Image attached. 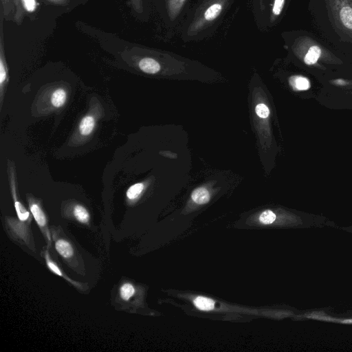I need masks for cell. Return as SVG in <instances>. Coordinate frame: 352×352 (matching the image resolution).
<instances>
[{"mask_svg":"<svg viewBox=\"0 0 352 352\" xmlns=\"http://www.w3.org/2000/svg\"><path fill=\"white\" fill-rule=\"evenodd\" d=\"M327 4L336 27L352 40V0H327Z\"/></svg>","mask_w":352,"mask_h":352,"instance_id":"1","label":"cell"},{"mask_svg":"<svg viewBox=\"0 0 352 352\" xmlns=\"http://www.w3.org/2000/svg\"><path fill=\"white\" fill-rule=\"evenodd\" d=\"M293 49L307 65H314L322 57L331 58L332 54L321 44L311 37L300 36L295 41Z\"/></svg>","mask_w":352,"mask_h":352,"instance_id":"2","label":"cell"},{"mask_svg":"<svg viewBox=\"0 0 352 352\" xmlns=\"http://www.w3.org/2000/svg\"><path fill=\"white\" fill-rule=\"evenodd\" d=\"M3 15L1 10V20H0V97H1V106L3 102V88L8 82V69L6 58L5 45H4V36H3Z\"/></svg>","mask_w":352,"mask_h":352,"instance_id":"3","label":"cell"},{"mask_svg":"<svg viewBox=\"0 0 352 352\" xmlns=\"http://www.w3.org/2000/svg\"><path fill=\"white\" fill-rule=\"evenodd\" d=\"M14 8L13 16L14 22L20 25L27 14L36 11L39 6L37 0H12Z\"/></svg>","mask_w":352,"mask_h":352,"instance_id":"4","label":"cell"},{"mask_svg":"<svg viewBox=\"0 0 352 352\" xmlns=\"http://www.w3.org/2000/svg\"><path fill=\"white\" fill-rule=\"evenodd\" d=\"M10 174H9V177H10L11 191L12 193L14 202L15 210H16L17 216L19 218V219L21 221H25L29 218L30 212L25 209V208L22 205V204H21L16 199L14 175L12 169L10 168Z\"/></svg>","mask_w":352,"mask_h":352,"instance_id":"5","label":"cell"},{"mask_svg":"<svg viewBox=\"0 0 352 352\" xmlns=\"http://www.w3.org/2000/svg\"><path fill=\"white\" fill-rule=\"evenodd\" d=\"M95 126V120L91 116H85L79 124V131L85 136L90 135Z\"/></svg>","mask_w":352,"mask_h":352,"instance_id":"6","label":"cell"},{"mask_svg":"<svg viewBox=\"0 0 352 352\" xmlns=\"http://www.w3.org/2000/svg\"><path fill=\"white\" fill-rule=\"evenodd\" d=\"M191 198L193 201L198 204H204L209 201L210 195L206 188L200 187L193 190Z\"/></svg>","mask_w":352,"mask_h":352,"instance_id":"7","label":"cell"},{"mask_svg":"<svg viewBox=\"0 0 352 352\" xmlns=\"http://www.w3.org/2000/svg\"><path fill=\"white\" fill-rule=\"evenodd\" d=\"M223 7L221 3H214L210 6L204 14V19L206 21L215 20L221 14Z\"/></svg>","mask_w":352,"mask_h":352,"instance_id":"8","label":"cell"},{"mask_svg":"<svg viewBox=\"0 0 352 352\" xmlns=\"http://www.w3.org/2000/svg\"><path fill=\"white\" fill-rule=\"evenodd\" d=\"M289 82L294 89L298 91L307 90L310 87L309 80L301 76H294L289 78Z\"/></svg>","mask_w":352,"mask_h":352,"instance_id":"9","label":"cell"},{"mask_svg":"<svg viewBox=\"0 0 352 352\" xmlns=\"http://www.w3.org/2000/svg\"><path fill=\"white\" fill-rule=\"evenodd\" d=\"M195 307L202 311H210L214 309L215 302L208 298L197 296L193 300Z\"/></svg>","mask_w":352,"mask_h":352,"instance_id":"10","label":"cell"},{"mask_svg":"<svg viewBox=\"0 0 352 352\" xmlns=\"http://www.w3.org/2000/svg\"><path fill=\"white\" fill-rule=\"evenodd\" d=\"M67 100V93L65 89L58 88L52 93L51 103L56 108L62 107Z\"/></svg>","mask_w":352,"mask_h":352,"instance_id":"11","label":"cell"},{"mask_svg":"<svg viewBox=\"0 0 352 352\" xmlns=\"http://www.w3.org/2000/svg\"><path fill=\"white\" fill-rule=\"evenodd\" d=\"M55 246L56 250L62 256L69 258L73 255V248L67 241L60 239L56 241Z\"/></svg>","mask_w":352,"mask_h":352,"instance_id":"12","label":"cell"},{"mask_svg":"<svg viewBox=\"0 0 352 352\" xmlns=\"http://www.w3.org/2000/svg\"><path fill=\"white\" fill-rule=\"evenodd\" d=\"M30 210L33 214L36 223L41 227H44L46 224V218L44 212L40 206L35 203L30 204Z\"/></svg>","mask_w":352,"mask_h":352,"instance_id":"13","label":"cell"},{"mask_svg":"<svg viewBox=\"0 0 352 352\" xmlns=\"http://www.w3.org/2000/svg\"><path fill=\"white\" fill-rule=\"evenodd\" d=\"M1 10L5 19H13L14 8L12 0H1Z\"/></svg>","mask_w":352,"mask_h":352,"instance_id":"14","label":"cell"},{"mask_svg":"<svg viewBox=\"0 0 352 352\" xmlns=\"http://www.w3.org/2000/svg\"><path fill=\"white\" fill-rule=\"evenodd\" d=\"M144 185L143 183H136L131 186L126 191V197L130 200L137 199L143 191Z\"/></svg>","mask_w":352,"mask_h":352,"instance_id":"15","label":"cell"},{"mask_svg":"<svg viewBox=\"0 0 352 352\" xmlns=\"http://www.w3.org/2000/svg\"><path fill=\"white\" fill-rule=\"evenodd\" d=\"M74 214L76 219L81 223H87L89 219L87 210L80 205L75 206Z\"/></svg>","mask_w":352,"mask_h":352,"instance_id":"16","label":"cell"},{"mask_svg":"<svg viewBox=\"0 0 352 352\" xmlns=\"http://www.w3.org/2000/svg\"><path fill=\"white\" fill-rule=\"evenodd\" d=\"M134 292V287L130 283H125L120 288V296L124 300H128L133 295Z\"/></svg>","mask_w":352,"mask_h":352,"instance_id":"17","label":"cell"},{"mask_svg":"<svg viewBox=\"0 0 352 352\" xmlns=\"http://www.w3.org/2000/svg\"><path fill=\"white\" fill-rule=\"evenodd\" d=\"M276 219V214L270 210L263 211L260 217L259 220L263 224L272 223Z\"/></svg>","mask_w":352,"mask_h":352,"instance_id":"18","label":"cell"},{"mask_svg":"<svg viewBox=\"0 0 352 352\" xmlns=\"http://www.w3.org/2000/svg\"><path fill=\"white\" fill-rule=\"evenodd\" d=\"M285 0H274L272 7V14L274 16H278L284 8Z\"/></svg>","mask_w":352,"mask_h":352,"instance_id":"19","label":"cell"},{"mask_svg":"<svg viewBox=\"0 0 352 352\" xmlns=\"http://www.w3.org/2000/svg\"><path fill=\"white\" fill-rule=\"evenodd\" d=\"M255 111L257 116L261 118H267L270 115L269 108L263 103L257 104Z\"/></svg>","mask_w":352,"mask_h":352,"instance_id":"20","label":"cell"},{"mask_svg":"<svg viewBox=\"0 0 352 352\" xmlns=\"http://www.w3.org/2000/svg\"><path fill=\"white\" fill-rule=\"evenodd\" d=\"M185 1L186 0H170V10H173V12H177V10L180 9V7L182 6Z\"/></svg>","mask_w":352,"mask_h":352,"instance_id":"21","label":"cell"},{"mask_svg":"<svg viewBox=\"0 0 352 352\" xmlns=\"http://www.w3.org/2000/svg\"><path fill=\"white\" fill-rule=\"evenodd\" d=\"M133 9L138 13L143 10L142 0H129Z\"/></svg>","mask_w":352,"mask_h":352,"instance_id":"22","label":"cell"},{"mask_svg":"<svg viewBox=\"0 0 352 352\" xmlns=\"http://www.w3.org/2000/svg\"><path fill=\"white\" fill-rule=\"evenodd\" d=\"M47 266L49 267V268H50V270L54 272L55 274H56L58 276H62V273L60 272V270L58 269V267L56 266V264H54L53 262H52L48 256H47Z\"/></svg>","mask_w":352,"mask_h":352,"instance_id":"23","label":"cell"},{"mask_svg":"<svg viewBox=\"0 0 352 352\" xmlns=\"http://www.w3.org/2000/svg\"><path fill=\"white\" fill-rule=\"evenodd\" d=\"M47 1L55 4V5H60V6H66L67 5L70 0H46Z\"/></svg>","mask_w":352,"mask_h":352,"instance_id":"24","label":"cell"},{"mask_svg":"<svg viewBox=\"0 0 352 352\" xmlns=\"http://www.w3.org/2000/svg\"><path fill=\"white\" fill-rule=\"evenodd\" d=\"M342 322L343 323H346V324H352V319H349V320H344Z\"/></svg>","mask_w":352,"mask_h":352,"instance_id":"25","label":"cell"}]
</instances>
